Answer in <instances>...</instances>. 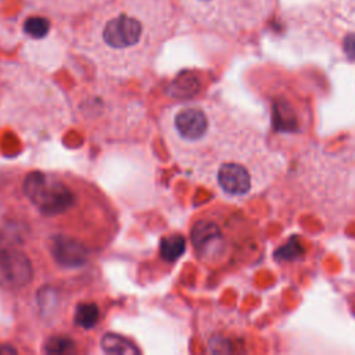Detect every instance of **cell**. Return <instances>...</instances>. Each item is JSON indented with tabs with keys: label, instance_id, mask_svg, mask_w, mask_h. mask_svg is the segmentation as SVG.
<instances>
[{
	"label": "cell",
	"instance_id": "6da1fadb",
	"mask_svg": "<svg viewBox=\"0 0 355 355\" xmlns=\"http://www.w3.org/2000/svg\"><path fill=\"white\" fill-rule=\"evenodd\" d=\"M162 132L176 162L226 198L252 197L286 169L257 122L220 100L173 105L165 111Z\"/></svg>",
	"mask_w": 355,
	"mask_h": 355
},
{
	"label": "cell",
	"instance_id": "7a4b0ae2",
	"mask_svg": "<svg viewBox=\"0 0 355 355\" xmlns=\"http://www.w3.org/2000/svg\"><path fill=\"white\" fill-rule=\"evenodd\" d=\"M178 11L173 0H108L82 15L72 47L107 76H136L175 33Z\"/></svg>",
	"mask_w": 355,
	"mask_h": 355
},
{
	"label": "cell",
	"instance_id": "3957f363",
	"mask_svg": "<svg viewBox=\"0 0 355 355\" xmlns=\"http://www.w3.org/2000/svg\"><path fill=\"white\" fill-rule=\"evenodd\" d=\"M279 200L291 211H309L330 225L355 215V137L334 146L304 144L279 178Z\"/></svg>",
	"mask_w": 355,
	"mask_h": 355
},
{
	"label": "cell",
	"instance_id": "277c9868",
	"mask_svg": "<svg viewBox=\"0 0 355 355\" xmlns=\"http://www.w3.org/2000/svg\"><path fill=\"white\" fill-rule=\"evenodd\" d=\"M178 8L198 28L223 35L241 36L272 19L277 0H175Z\"/></svg>",
	"mask_w": 355,
	"mask_h": 355
},
{
	"label": "cell",
	"instance_id": "5b68a950",
	"mask_svg": "<svg viewBox=\"0 0 355 355\" xmlns=\"http://www.w3.org/2000/svg\"><path fill=\"white\" fill-rule=\"evenodd\" d=\"M193 245L202 261L218 263L234 257L239 250L244 257L254 258L262 251V236L258 226L241 215L198 220L191 233Z\"/></svg>",
	"mask_w": 355,
	"mask_h": 355
},
{
	"label": "cell",
	"instance_id": "8992f818",
	"mask_svg": "<svg viewBox=\"0 0 355 355\" xmlns=\"http://www.w3.org/2000/svg\"><path fill=\"white\" fill-rule=\"evenodd\" d=\"M263 93L272 114L275 135L287 143L306 141L313 125L311 100H302L294 89H280V85L276 87L275 83L263 89Z\"/></svg>",
	"mask_w": 355,
	"mask_h": 355
},
{
	"label": "cell",
	"instance_id": "52a82bcc",
	"mask_svg": "<svg viewBox=\"0 0 355 355\" xmlns=\"http://www.w3.org/2000/svg\"><path fill=\"white\" fill-rule=\"evenodd\" d=\"M22 193L28 204L46 218H55L69 212L78 201L73 189L54 173H29L24 180Z\"/></svg>",
	"mask_w": 355,
	"mask_h": 355
},
{
	"label": "cell",
	"instance_id": "ba28073f",
	"mask_svg": "<svg viewBox=\"0 0 355 355\" xmlns=\"http://www.w3.org/2000/svg\"><path fill=\"white\" fill-rule=\"evenodd\" d=\"M208 351L211 352H252L247 324L237 318H230L222 329L208 337Z\"/></svg>",
	"mask_w": 355,
	"mask_h": 355
},
{
	"label": "cell",
	"instance_id": "9c48e42d",
	"mask_svg": "<svg viewBox=\"0 0 355 355\" xmlns=\"http://www.w3.org/2000/svg\"><path fill=\"white\" fill-rule=\"evenodd\" d=\"M32 10L53 17H82L108 0H22Z\"/></svg>",
	"mask_w": 355,
	"mask_h": 355
},
{
	"label": "cell",
	"instance_id": "30bf717a",
	"mask_svg": "<svg viewBox=\"0 0 355 355\" xmlns=\"http://www.w3.org/2000/svg\"><path fill=\"white\" fill-rule=\"evenodd\" d=\"M100 309L93 302H80L73 312V323L82 329H92L98 322Z\"/></svg>",
	"mask_w": 355,
	"mask_h": 355
},
{
	"label": "cell",
	"instance_id": "8fae6325",
	"mask_svg": "<svg viewBox=\"0 0 355 355\" xmlns=\"http://www.w3.org/2000/svg\"><path fill=\"white\" fill-rule=\"evenodd\" d=\"M186 250V243L180 234H169L159 243V254L168 262H175Z\"/></svg>",
	"mask_w": 355,
	"mask_h": 355
},
{
	"label": "cell",
	"instance_id": "7c38bea8",
	"mask_svg": "<svg viewBox=\"0 0 355 355\" xmlns=\"http://www.w3.org/2000/svg\"><path fill=\"white\" fill-rule=\"evenodd\" d=\"M101 347L108 354H136L137 348L128 340L116 334H105L101 340Z\"/></svg>",
	"mask_w": 355,
	"mask_h": 355
},
{
	"label": "cell",
	"instance_id": "4fadbf2b",
	"mask_svg": "<svg viewBox=\"0 0 355 355\" xmlns=\"http://www.w3.org/2000/svg\"><path fill=\"white\" fill-rule=\"evenodd\" d=\"M25 35L32 39H43L50 31V21L43 15L28 17L22 26Z\"/></svg>",
	"mask_w": 355,
	"mask_h": 355
},
{
	"label": "cell",
	"instance_id": "5bb4252c",
	"mask_svg": "<svg viewBox=\"0 0 355 355\" xmlns=\"http://www.w3.org/2000/svg\"><path fill=\"white\" fill-rule=\"evenodd\" d=\"M323 3L336 17L355 25V0H323Z\"/></svg>",
	"mask_w": 355,
	"mask_h": 355
},
{
	"label": "cell",
	"instance_id": "9a60e30c",
	"mask_svg": "<svg viewBox=\"0 0 355 355\" xmlns=\"http://www.w3.org/2000/svg\"><path fill=\"white\" fill-rule=\"evenodd\" d=\"M73 345L75 344L71 338L65 336H55L47 341L44 351L49 354H71L75 351Z\"/></svg>",
	"mask_w": 355,
	"mask_h": 355
},
{
	"label": "cell",
	"instance_id": "2e32d148",
	"mask_svg": "<svg viewBox=\"0 0 355 355\" xmlns=\"http://www.w3.org/2000/svg\"><path fill=\"white\" fill-rule=\"evenodd\" d=\"M345 302H347L351 313L355 316V288H352L349 293H347Z\"/></svg>",
	"mask_w": 355,
	"mask_h": 355
}]
</instances>
